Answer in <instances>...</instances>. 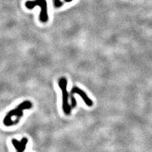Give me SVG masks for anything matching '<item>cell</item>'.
I'll use <instances>...</instances> for the list:
<instances>
[{
    "label": "cell",
    "mask_w": 152,
    "mask_h": 152,
    "mask_svg": "<svg viewBox=\"0 0 152 152\" xmlns=\"http://www.w3.org/2000/svg\"><path fill=\"white\" fill-rule=\"evenodd\" d=\"M58 85L59 87L61 90L62 92V107L64 113L66 115H69L71 112V109H72V107L69 103V93L67 91V89H66V86H67V80H66L65 77H61L59 79L58 81Z\"/></svg>",
    "instance_id": "cell-3"
},
{
    "label": "cell",
    "mask_w": 152,
    "mask_h": 152,
    "mask_svg": "<svg viewBox=\"0 0 152 152\" xmlns=\"http://www.w3.org/2000/svg\"><path fill=\"white\" fill-rule=\"evenodd\" d=\"M12 144L15 148L17 150V152H23L26 148V146L28 142V140L26 137H23L20 141H18L17 140L13 139L12 141Z\"/></svg>",
    "instance_id": "cell-5"
},
{
    "label": "cell",
    "mask_w": 152,
    "mask_h": 152,
    "mask_svg": "<svg viewBox=\"0 0 152 152\" xmlns=\"http://www.w3.org/2000/svg\"><path fill=\"white\" fill-rule=\"evenodd\" d=\"M65 1H66V2H71L72 1V0H64Z\"/></svg>",
    "instance_id": "cell-7"
},
{
    "label": "cell",
    "mask_w": 152,
    "mask_h": 152,
    "mask_svg": "<svg viewBox=\"0 0 152 152\" xmlns=\"http://www.w3.org/2000/svg\"><path fill=\"white\" fill-rule=\"evenodd\" d=\"M36 6L41 8L39 14V19L42 22H46L48 20V7L46 0H34V1H28L26 3V7L28 9H32Z\"/></svg>",
    "instance_id": "cell-2"
},
{
    "label": "cell",
    "mask_w": 152,
    "mask_h": 152,
    "mask_svg": "<svg viewBox=\"0 0 152 152\" xmlns=\"http://www.w3.org/2000/svg\"><path fill=\"white\" fill-rule=\"evenodd\" d=\"M70 99H71V107H72V108L75 107L76 105H77V102H76V99L73 96L70 97Z\"/></svg>",
    "instance_id": "cell-6"
},
{
    "label": "cell",
    "mask_w": 152,
    "mask_h": 152,
    "mask_svg": "<svg viewBox=\"0 0 152 152\" xmlns=\"http://www.w3.org/2000/svg\"><path fill=\"white\" fill-rule=\"evenodd\" d=\"M32 106V104L29 101H25L20 103L17 108L13 109V110L8 112L3 119L4 125L6 126H12L14 125V123L12 120V117H17L18 119L20 120V118L23 116V111L31 108Z\"/></svg>",
    "instance_id": "cell-1"
},
{
    "label": "cell",
    "mask_w": 152,
    "mask_h": 152,
    "mask_svg": "<svg viewBox=\"0 0 152 152\" xmlns=\"http://www.w3.org/2000/svg\"><path fill=\"white\" fill-rule=\"evenodd\" d=\"M74 94H79V96L83 98L84 103L86 104L88 107L93 106V101L88 96V95L84 93V91H83L82 89H80V88H79L77 87H74L70 91V97L73 96Z\"/></svg>",
    "instance_id": "cell-4"
}]
</instances>
